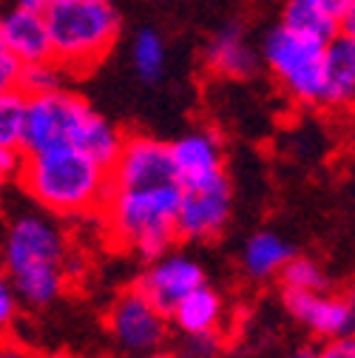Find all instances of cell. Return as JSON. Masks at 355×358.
Instances as JSON below:
<instances>
[{
  "label": "cell",
  "instance_id": "6da1fadb",
  "mask_svg": "<svg viewBox=\"0 0 355 358\" xmlns=\"http://www.w3.org/2000/svg\"><path fill=\"white\" fill-rule=\"evenodd\" d=\"M122 140L125 137L117 131V125L100 117L74 92L60 88L52 94L26 97V128L20 154L74 148L111 168L122 148Z\"/></svg>",
  "mask_w": 355,
  "mask_h": 358
},
{
  "label": "cell",
  "instance_id": "7a4b0ae2",
  "mask_svg": "<svg viewBox=\"0 0 355 358\" xmlns=\"http://www.w3.org/2000/svg\"><path fill=\"white\" fill-rule=\"evenodd\" d=\"M66 253V234L52 216L26 210L9 222L0 256H3L6 276L23 304L46 307L63 293Z\"/></svg>",
  "mask_w": 355,
  "mask_h": 358
},
{
  "label": "cell",
  "instance_id": "3957f363",
  "mask_svg": "<svg viewBox=\"0 0 355 358\" xmlns=\"http://www.w3.org/2000/svg\"><path fill=\"white\" fill-rule=\"evenodd\" d=\"M17 182L43 210L55 216L97 213L111 194L108 168L74 148L23 154Z\"/></svg>",
  "mask_w": 355,
  "mask_h": 358
},
{
  "label": "cell",
  "instance_id": "277c9868",
  "mask_svg": "<svg viewBox=\"0 0 355 358\" xmlns=\"http://www.w3.org/2000/svg\"><path fill=\"white\" fill-rule=\"evenodd\" d=\"M180 185H159L140 191H114L103 205L106 231L114 245L137 253L140 259H159L171 250L176 236Z\"/></svg>",
  "mask_w": 355,
  "mask_h": 358
},
{
  "label": "cell",
  "instance_id": "5b68a950",
  "mask_svg": "<svg viewBox=\"0 0 355 358\" xmlns=\"http://www.w3.org/2000/svg\"><path fill=\"white\" fill-rule=\"evenodd\" d=\"M52 60L66 74L92 71L119 37V15L108 0H57L46 12Z\"/></svg>",
  "mask_w": 355,
  "mask_h": 358
},
{
  "label": "cell",
  "instance_id": "8992f818",
  "mask_svg": "<svg viewBox=\"0 0 355 358\" xmlns=\"http://www.w3.org/2000/svg\"><path fill=\"white\" fill-rule=\"evenodd\" d=\"M261 55L276 80L284 85V92L304 103L321 106L324 94V43L301 37L282 23L264 34Z\"/></svg>",
  "mask_w": 355,
  "mask_h": 358
},
{
  "label": "cell",
  "instance_id": "52a82bcc",
  "mask_svg": "<svg viewBox=\"0 0 355 358\" xmlns=\"http://www.w3.org/2000/svg\"><path fill=\"white\" fill-rule=\"evenodd\" d=\"M108 330L114 341L134 355H148L168 336V316L137 287L125 290L108 310Z\"/></svg>",
  "mask_w": 355,
  "mask_h": 358
},
{
  "label": "cell",
  "instance_id": "ba28073f",
  "mask_svg": "<svg viewBox=\"0 0 355 358\" xmlns=\"http://www.w3.org/2000/svg\"><path fill=\"white\" fill-rule=\"evenodd\" d=\"M108 176L114 191L176 185L168 143L145 137V134H134V137L122 140V148L108 168Z\"/></svg>",
  "mask_w": 355,
  "mask_h": 358
},
{
  "label": "cell",
  "instance_id": "9c48e42d",
  "mask_svg": "<svg viewBox=\"0 0 355 358\" xmlns=\"http://www.w3.org/2000/svg\"><path fill=\"white\" fill-rule=\"evenodd\" d=\"M233 191L228 176L213 179L208 185L180 188V208H176V236L188 242L216 239L231 222Z\"/></svg>",
  "mask_w": 355,
  "mask_h": 358
},
{
  "label": "cell",
  "instance_id": "30bf717a",
  "mask_svg": "<svg viewBox=\"0 0 355 358\" xmlns=\"http://www.w3.org/2000/svg\"><path fill=\"white\" fill-rule=\"evenodd\" d=\"M205 285L202 264L185 253H162L159 259H151L145 273L140 276L137 290H143L165 316L180 304L188 293Z\"/></svg>",
  "mask_w": 355,
  "mask_h": 358
},
{
  "label": "cell",
  "instance_id": "8fae6325",
  "mask_svg": "<svg viewBox=\"0 0 355 358\" xmlns=\"http://www.w3.org/2000/svg\"><path fill=\"white\" fill-rule=\"evenodd\" d=\"M168 148L180 188L208 185L213 179L225 176V151H222V140L213 131H191Z\"/></svg>",
  "mask_w": 355,
  "mask_h": 358
},
{
  "label": "cell",
  "instance_id": "7c38bea8",
  "mask_svg": "<svg viewBox=\"0 0 355 358\" xmlns=\"http://www.w3.org/2000/svg\"><path fill=\"white\" fill-rule=\"evenodd\" d=\"M284 304L298 324H304L310 333H316L321 338H338V336L352 333L349 304L344 296L284 290Z\"/></svg>",
  "mask_w": 355,
  "mask_h": 358
},
{
  "label": "cell",
  "instance_id": "4fadbf2b",
  "mask_svg": "<svg viewBox=\"0 0 355 358\" xmlns=\"http://www.w3.org/2000/svg\"><path fill=\"white\" fill-rule=\"evenodd\" d=\"M0 46L9 55L20 60V66L31 63H49L52 60V43H49V29L46 17L26 9H12L3 15V26H0Z\"/></svg>",
  "mask_w": 355,
  "mask_h": 358
},
{
  "label": "cell",
  "instance_id": "5bb4252c",
  "mask_svg": "<svg viewBox=\"0 0 355 358\" xmlns=\"http://www.w3.org/2000/svg\"><path fill=\"white\" fill-rule=\"evenodd\" d=\"M228 316L225 299H222L219 290L202 285L194 293H188L180 304H176L168 319L176 324V330L185 336H199V333H219L222 322Z\"/></svg>",
  "mask_w": 355,
  "mask_h": 358
},
{
  "label": "cell",
  "instance_id": "9a60e30c",
  "mask_svg": "<svg viewBox=\"0 0 355 358\" xmlns=\"http://www.w3.org/2000/svg\"><path fill=\"white\" fill-rule=\"evenodd\" d=\"M355 103V43L335 34L324 43V94L321 106Z\"/></svg>",
  "mask_w": 355,
  "mask_h": 358
},
{
  "label": "cell",
  "instance_id": "2e32d148",
  "mask_svg": "<svg viewBox=\"0 0 355 358\" xmlns=\"http://www.w3.org/2000/svg\"><path fill=\"white\" fill-rule=\"evenodd\" d=\"M205 60L213 71L228 74V77H250L259 66L256 52L245 40L239 26H225L213 34V40L205 49Z\"/></svg>",
  "mask_w": 355,
  "mask_h": 358
},
{
  "label": "cell",
  "instance_id": "e0dca14e",
  "mask_svg": "<svg viewBox=\"0 0 355 358\" xmlns=\"http://www.w3.org/2000/svg\"><path fill=\"white\" fill-rule=\"evenodd\" d=\"M293 245L273 234V231H259L247 239L245 250H242V264H245V273L250 279H270V276H279L282 267L293 259Z\"/></svg>",
  "mask_w": 355,
  "mask_h": 358
},
{
  "label": "cell",
  "instance_id": "ac0fdd59",
  "mask_svg": "<svg viewBox=\"0 0 355 358\" xmlns=\"http://www.w3.org/2000/svg\"><path fill=\"white\" fill-rule=\"evenodd\" d=\"M282 26L316 43H327L338 34V23L321 9L319 0H282Z\"/></svg>",
  "mask_w": 355,
  "mask_h": 358
},
{
  "label": "cell",
  "instance_id": "d6986e66",
  "mask_svg": "<svg viewBox=\"0 0 355 358\" xmlns=\"http://www.w3.org/2000/svg\"><path fill=\"white\" fill-rule=\"evenodd\" d=\"M26 128V94L6 92L0 94V148L20 151Z\"/></svg>",
  "mask_w": 355,
  "mask_h": 358
},
{
  "label": "cell",
  "instance_id": "ffe728a7",
  "mask_svg": "<svg viewBox=\"0 0 355 358\" xmlns=\"http://www.w3.org/2000/svg\"><path fill=\"white\" fill-rule=\"evenodd\" d=\"M134 69L145 83H157L165 71V43L154 29H143L134 37Z\"/></svg>",
  "mask_w": 355,
  "mask_h": 358
},
{
  "label": "cell",
  "instance_id": "44dd1931",
  "mask_svg": "<svg viewBox=\"0 0 355 358\" xmlns=\"http://www.w3.org/2000/svg\"><path fill=\"white\" fill-rule=\"evenodd\" d=\"M282 285L284 290L293 293H324L327 290V276L324 271L307 256H293L284 267H282Z\"/></svg>",
  "mask_w": 355,
  "mask_h": 358
},
{
  "label": "cell",
  "instance_id": "7402d4cb",
  "mask_svg": "<svg viewBox=\"0 0 355 358\" xmlns=\"http://www.w3.org/2000/svg\"><path fill=\"white\" fill-rule=\"evenodd\" d=\"M63 83H66V71L55 60H49V63H31V66H23V71H20L17 92H23L26 97L52 94V92H60Z\"/></svg>",
  "mask_w": 355,
  "mask_h": 358
},
{
  "label": "cell",
  "instance_id": "603a6c76",
  "mask_svg": "<svg viewBox=\"0 0 355 358\" xmlns=\"http://www.w3.org/2000/svg\"><path fill=\"white\" fill-rule=\"evenodd\" d=\"M222 341L219 333H199V336H185L182 355L180 358H213L219 352Z\"/></svg>",
  "mask_w": 355,
  "mask_h": 358
},
{
  "label": "cell",
  "instance_id": "cb8c5ba5",
  "mask_svg": "<svg viewBox=\"0 0 355 358\" xmlns=\"http://www.w3.org/2000/svg\"><path fill=\"white\" fill-rule=\"evenodd\" d=\"M20 60L15 55H9L3 46H0V94L6 92H17V83H20Z\"/></svg>",
  "mask_w": 355,
  "mask_h": 358
},
{
  "label": "cell",
  "instance_id": "d4e9b609",
  "mask_svg": "<svg viewBox=\"0 0 355 358\" xmlns=\"http://www.w3.org/2000/svg\"><path fill=\"white\" fill-rule=\"evenodd\" d=\"M17 307H20V299H17L9 276L0 273V327H9L15 322Z\"/></svg>",
  "mask_w": 355,
  "mask_h": 358
},
{
  "label": "cell",
  "instance_id": "484cf974",
  "mask_svg": "<svg viewBox=\"0 0 355 358\" xmlns=\"http://www.w3.org/2000/svg\"><path fill=\"white\" fill-rule=\"evenodd\" d=\"M316 358H355V336H338V338H327L321 350H316Z\"/></svg>",
  "mask_w": 355,
  "mask_h": 358
},
{
  "label": "cell",
  "instance_id": "4316f807",
  "mask_svg": "<svg viewBox=\"0 0 355 358\" xmlns=\"http://www.w3.org/2000/svg\"><path fill=\"white\" fill-rule=\"evenodd\" d=\"M23 165V154L12 151V148H0V191H3L12 179H17Z\"/></svg>",
  "mask_w": 355,
  "mask_h": 358
},
{
  "label": "cell",
  "instance_id": "83f0119b",
  "mask_svg": "<svg viewBox=\"0 0 355 358\" xmlns=\"http://www.w3.org/2000/svg\"><path fill=\"white\" fill-rule=\"evenodd\" d=\"M319 3H321V9H324V12L338 23V20L344 17V12L355 3V0H319Z\"/></svg>",
  "mask_w": 355,
  "mask_h": 358
},
{
  "label": "cell",
  "instance_id": "f1b7e54d",
  "mask_svg": "<svg viewBox=\"0 0 355 358\" xmlns=\"http://www.w3.org/2000/svg\"><path fill=\"white\" fill-rule=\"evenodd\" d=\"M338 34L355 43V3H352V6L344 12V17L338 20Z\"/></svg>",
  "mask_w": 355,
  "mask_h": 358
},
{
  "label": "cell",
  "instance_id": "f546056e",
  "mask_svg": "<svg viewBox=\"0 0 355 358\" xmlns=\"http://www.w3.org/2000/svg\"><path fill=\"white\" fill-rule=\"evenodd\" d=\"M0 358H31V352L15 341H3L0 344Z\"/></svg>",
  "mask_w": 355,
  "mask_h": 358
},
{
  "label": "cell",
  "instance_id": "4dcf8cb0",
  "mask_svg": "<svg viewBox=\"0 0 355 358\" xmlns=\"http://www.w3.org/2000/svg\"><path fill=\"white\" fill-rule=\"evenodd\" d=\"M52 6V0H17V6L15 9H26V12H37V15H43Z\"/></svg>",
  "mask_w": 355,
  "mask_h": 358
},
{
  "label": "cell",
  "instance_id": "1f68e13d",
  "mask_svg": "<svg viewBox=\"0 0 355 358\" xmlns=\"http://www.w3.org/2000/svg\"><path fill=\"white\" fill-rule=\"evenodd\" d=\"M349 304V322H352V336H355V285L349 287V296H344Z\"/></svg>",
  "mask_w": 355,
  "mask_h": 358
},
{
  "label": "cell",
  "instance_id": "d6a6232c",
  "mask_svg": "<svg viewBox=\"0 0 355 358\" xmlns=\"http://www.w3.org/2000/svg\"><path fill=\"white\" fill-rule=\"evenodd\" d=\"M293 358H316V350H313V347H301Z\"/></svg>",
  "mask_w": 355,
  "mask_h": 358
},
{
  "label": "cell",
  "instance_id": "836d02e7",
  "mask_svg": "<svg viewBox=\"0 0 355 358\" xmlns=\"http://www.w3.org/2000/svg\"><path fill=\"white\" fill-rule=\"evenodd\" d=\"M148 358H180L176 352H165V350H154V352H148Z\"/></svg>",
  "mask_w": 355,
  "mask_h": 358
},
{
  "label": "cell",
  "instance_id": "e575fe53",
  "mask_svg": "<svg viewBox=\"0 0 355 358\" xmlns=\"http://www.w3.org/2000/svg\"><path fill=\"white\" fill-rule=\"evenodd\" d=\"M0 26H3V12H0Z\"/></svg>",
  "mask_w": 355,
  "mask_h": 358
},
{
  "label": "cell",
  "instance_id": "d590c367",
  "mask_svg": "<svg viewBox=\"0 0 355 358\" xmlns=\"http://www.w3.org/2000/svg\"><path fill=\"white\" fill-rule=\"evenodd\" d=\"M52 3H57V0H52Z\"/></svg>",
  "mask_w": 355,
  "mask_h": 358
}]
</instances>
